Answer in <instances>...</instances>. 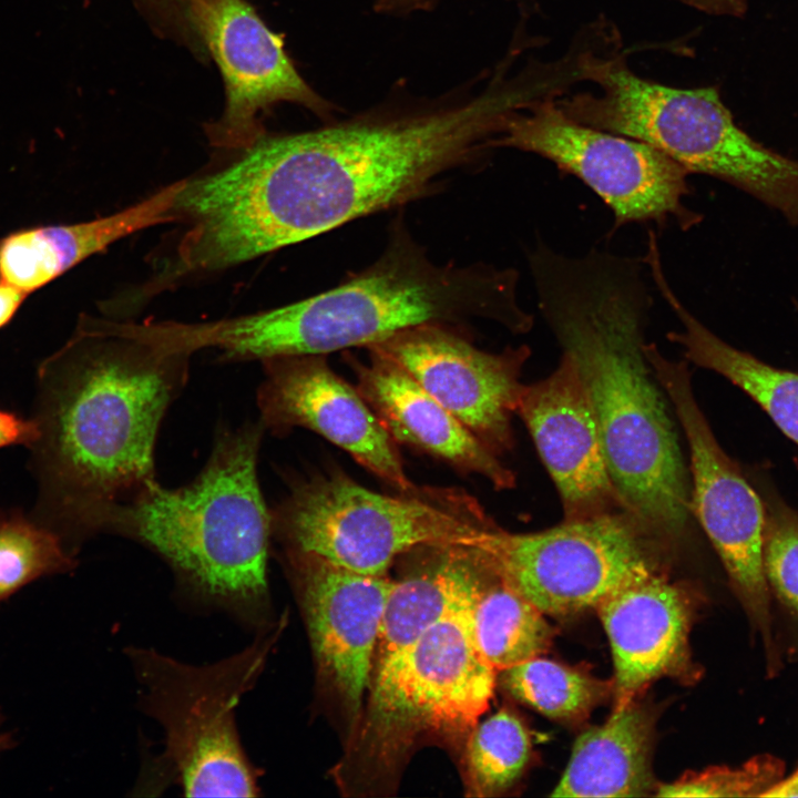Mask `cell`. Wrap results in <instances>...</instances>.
<instances>
[{"mask_svg": "<svg viewBox=\"0 0 798 798\" xmlns=\"http://www.w3.org/2000/svg\"><path fill=\"white\" fill-rule=\"evenodd\" d=\"M369 352L367 365L350 361L358 378L357 390L395 441L478 473L497 489L514 485L512 471L461 421L399 366L372 350Z\"/></svg>", "mask_w": 798, "mask_h": 798, "instance_id": "d6986e66", "label": "cell"}, {"mask_svg": "<svg viewBox=\"0 0 798 798\" xmlns=\"http://www.w3.org/2000/svg\"><path fill=\"white\" fill-rule=\"evenodd\" d=\"M596 611L612 651L613 710L634 702L655 679L688 666L690 604L656 570L616 589Z\"/></svg>", "mask_w": 798, "mask_h": 798, "instance_id": "ac0fdd59", "label": "cell"}, {"mask_svg": "<svg viewBox=\"0 0 798 798\" xmlns=\"http://www.w3.org/2000/svg\"><path fill=\"white\" fill-rule=\"evenodd\" d=\"M539 310L574 361L623 510L651 538L683 534L688 472L668 399L645 354L652 295L643 258L540 242L529 257Z\"/></svg>", "mask_w": 798, "mask_h": 798, "instance_id": "3957f363", "label": "cell"}, {"mask_svg": "<svg viewBox=\"0 0 798 798\" xmlns=\"http://www.w3.org/2000/svg\"><path fill=\"white\" fill-rule=\"evenodd\" d=\"M35 437L37 428L31 418L0 409V449L17 444L28 448Z\"/></svg>", "mask_w": 798, "mask_h": 798, "instance_id": "f546056e", "label": "cell"}, {"mask_svg": "<svg viewBox=\"0 0 798 798\" xmlns=\"http://www.w3.org/2000/svg\"><path fill=\"white\" fill-rule=\"evenodd\" d=\"M470 611L439 622L374 667L365 735L380 756L422 733L470 734L488 709L497 669L473 642Z\"/></svg>", "mask_w": 798, "mask_h": 798, "instance_id": "8fae6325", "label": "cell"}, {"mask_svg": "<svg viewBox=\"0 0 798 798\" xmlns=\"http://www.w3.org/2000/svg\"><path fill=\"white\" fill-rule=\"evenodd\" d=\"M647 538L620 510L523 534L490 523L468 545L494 576L543 614L559 617L596 608L620 586L654 571Z\"/></svg>", "mask_w": 798, "mask_h": 798, "instance_id": "9c48e42d", "label": "cell"}, {"mask_svg": "<svg viewBox=\"0 0 798 798\" xmlns=\"http://www.w3.org/2000/svg\"><path fill=\"white\" fill-rule=\"evenodd\" d=\"M763 797H798V769L789 777H782Z\"/></svg>", "mask_w": 798, "mask_h": 798, "instance_id": "d6a6232c", "label": "cell"}, {"mask_svg": "<svg viewBox=\"0 0 798 798\" xmlns=\"http://www.w3.org/2000/svg\"><path fill=\"white\" fill-rule=\"evenodd\" d=\"M519 274L484 263L439 264L398 218L381 255L338 286L278 308L201 323L197 340L221 359L260 361L369 347L419 325L456 329L492 320L526 331L533 316L518 300Z\"/></svg>", "mask_w": 798, "mask_h": 798, "instance_id": "277c9868", "label": "cell"}, {"mask_svg": "<svg viewBox=\"0 0 798 798\" xmlns=\"http://www.w3.org/2000/svg\"><path fill=\"white\" fill-rule=\"evenodd\" d=\"M190 358L81 315L72 336L38 366L30 515L73 554L157 481L156 438L186 386Z\"/></svg>", "mask_w": 798, "mask_h": 798, "instance_id": "7a4b0ae2", "label": "cell"}, {"mask_svg": "<svg viewBox=\"0 0 798 798\" xmlns=\"http://www.w3.org/2000/svg\"><path fill=\"white\" fill-rule=\"evenodd\" d=\"M389 497L342 473L293 483L270 510L272 535L289 550L314 554L366 575H386L399 555L422 545L467 544L490 524L470 500Z\"/></svg>", "mask_w": 798, "mask_h": 798, "instance_id": "ba28073f", "label": "cell"}, {"mask_svg": "<svg viewBox=\"0 0 798 798\" xmlns=\"http://www.w3.org/2000/svg\"><path fill=\"white\" fill-rule=\"evenodd\" d=\"M75 563L62 539L31 515L0 514V602L41 576L72 570Z\"/></svg>", "mask_w": 798, "mask_h": 798, "instance_id": "4316f807", "label": "cell"}, {"mask_svg": "<svg viewBox=\"0 0 798 798\" xmlns=\"http://www.w3.org/2000/svg\"><path fill=\"white\" fill-rule=\"evenodd\" d=\"M707 13L741 17L747 10V0H683Z\"/></svg>", "mask_w": 798, "mask_h": 798, "instance_id": "1f68e13d", "label": "cell"}, {"mask_svg": "<svg viewBox=\"0 0 798 798\" xmlns=\"http://www.w3.org/2000/svg\"><path fill=\"white\" fill-rule=\"evenodd\" d=\"M1 723V717H0ZM11 737L7 734H0V753L8 749L11 746Z\"/></svg>", "mask_w": 798, "mask_h": 798, "instance_id": "e575fe53", "label": "cell"}, {"mask_svg": "<svg viewBox=\"0 0 798 798\" xmlns=\"http://www.w3.org/2000/svg\"><path fill=\"white\" fill-rule=\"evenodd\" d=\"M469 620L478 651L497 671L541 656L554 635L545 614L499 579L482 590Z\"/></svg>", "mask_w": 798, "mask_h": 798, "instance_id": "cb8c5ba5", "label": "cell"}, {"mask_svg": "<svg viewBox=\"0 0 798 798\" xmlns=\"http://www.w3.org/2000/svg\"><path fill=\"white\" fill-rule=\"evenodd\" d=\"M429 0H375L377 9L387 12L410 11L423 8Z\"/></svg>", "mask_w": 798, "mask_h": 798, "instance_id": "836d02e7", "label": "cell"}, {"mask_svg": "<svg viewBox=\"0 0 798 798\" xmlns=\"http://www.w3.org/2000/svg\"><path fill=\"white\" fill-rule=\"evenodd\" d=\"M185 183L170 184L105 217L29 226L0 235V280L29 296L123 237L181 221L175 205Z\"/></svg>", "mask_w": 798, "mask_h": 798, "instance_id": "ffe728a7", "label": "cell"}, {"mask_svg": "<svg viewBox=\"0 0 798 798\" xmlns=\"http://www.w3.org/2000/svg\"><path fill=\"white\" fill-rule=\"evenodd\" d=\"M516 413L557 489L564 520L623 510L608 473L594 411L570 356L562 352L548 377L524 385Z\"/></svg>", "mask_w": 798, "mask_h": 798, "instance_id": "e0dca14e", "label": "cell"}, {"mask_svg": "<svg viewBox=\"0 0 798 798\" xmlns=\"http://www.w3.org/2000/svg\"><path fill=\"white\" fill-rule=\"evenodd\" d=\"M28 295L0 280V330L14 318Z\"/></svg>", "mask_w": 798, "mask_h": 798, "instance_id": "4dcf8cb0", "label": "cell"}, {"mask_svg": "<svg viewBox=\"0 0 798 798\" xmlns=\"http://www.w3.org/2000/svg\"><path fill=\"white\" fill-rule=\"evenodd\" d=\"M259 421L274 436L308 428L348 452L369 471L405 492L416 491L395 440L358 390L336 375L325 355L262 360Z\"/></svg>", "mask_w": 798, "mask_h": 798, "instance_id": "9a60e30c", "label": "cell"}, {"mask_svg": "<svg viewBox=\"0 0 798 798\" xmlns=\"http://www.w3.org/2000/svg\"><path fill=\"white\" fill-rule=\"evenodd\" d=\"M784 774L782 763L769 755L757 756L739 767H712L688 773L659 785L662 797H751L764 796Z\"/></svg>", "mask_w": 798, "mask_h": 798, "instance_id": "83f0119b", "label": "cell"}, {"mask_svg": "<svg viewBox=\"0 0 798 798\" xmlns=\"http://www.w3.org/2000/svg\"><path fill=\"white\" fill-rule=\"evenodd\" d=\"M275 641V631L265 632L236 654L205 665L153 648L126 649L142 709L164 733L160 759L185 796L258 795L257 770L242 746L235 713Z\"/></svg>", "mask_w": 798, "mask_h": 798, "instance_id": "52a82bcc", "label": "cell"}, {"mask_svg": "<svg viewBox=\"0 0 798 798\" xmlns=\"http://www.w3.org/2000/svg\"><path fill=\"white\" fill-rule=\"evenodd\" d=\"M287 550L320 673L356 716L370 687L393 581L386 575L356 573L310 553Z\"/></svg>", "mask_w": 798, "mask_h": 798, "instance_id": "2e32d148", "label": "cell"}, {"mask_svg": "<svg viewBox=\"0 0 798 798\" xmlns=\"http://www.w3.org/2000/svg\"><path fill=\"white\" fill-rule=\"evenodd\" d=\"M530 733L512 712L502 708L473 727L467 746L471 789L491 796L513 786L531 757Z\"/></svg>", "mask_w": 798, "mask_h": 798, "instance_id": "484cf974", "label": "cell"}, {"mask_svg": "<svg viewBox=\"0 0 798 798\" xmlns=\"http://www.w3.org/2000/svg\"><path fill=\"white\" fill-rule=\"evenodd\" d=\"M367 348L403 369L492 452L512 447L511 417L524 387L528 346L488 352L457 329L426 324Z\"/></svg>", "mask_w": 798, "mask_h": 798, "instance_id": "5bb4252c", "label": "cell"}, {"mask_svg": "<svg viewBox=\"0 0 798 798\" xmlns=\"http://www.w3.org/2000/svg\"><path fill=\"white\" fill-rule=\"evenodd\" d=\"M519 104L514 89H490L430 112L264 135L227 167L187 180L183 254L215 272L432 194L493 149Z\"/></svg>", "mask_w": 798, "mask_h": 798, "instance_id": "6da1fadb", "label": "cell"}, {"mask_svg": "<svg viewBox=\"0 0 798 798\" xmlns=\"http://www.w3.org/2000/svg\"><path fill=\"white\" fill-rule=\"evenodd\" d=\"M264 431L259 420L221 428L194 480L175 489L156 481L104 530L157 553L195 594L255 626L267 604L272 536L257 475Z\"/></svg>", "mask_w": 798, "mask_h": 798, "instance_id": "5b68a950", "label": "cell"}, {"mask_svg": "<svg viewBox=\"0 0 798 798\" xmlns=\"http://www.w3.org/2000/svg\"><path fill=\"white\" fill-rule=\"evenodd\" d=\"M644 262L653 284L682 327L669 331L667 339L683 349L688 361L724 376L745 391L798 444V374L777 369L730 346L698 320L669 285L659 248H649Z\"/></svg>", "mask_w": 798, "mask_h": 798, "instance_id": "603a6c76", "label": "cell"}, {"mask_svg": "<svg viewBox=\"0 0 798 798\" xmlns=\"http://www.w3.org/2000/svg\"><path fill=\"white\" fill-rule=\"evenodd\" d=\"M500 672L513 698L555 720L584 719L606 694V685L592 675L541 656Z\"/></svg>", "mask_w": 798, "mask_h": 798, "instance_id": "d4e9b609", "label": "cell"}, {"mask_svg": "<svg viewBox=\"0 0 798 798\" xmlns=\"http://www.w3.org/2000/svg\"><path fill=\"white\" fill-rule=\"evenodd\" d=\"M763 562L768 585L798 615V513L778 499L766 505Z\"/></svg>", "mask_w": 798, "mask_h": 798, "instance_id": "f1b7e54d", "label": "cell"}, {"mask_svg": "<svg viewBox=\"0 0 798 798\" xmlns=\"http://www.w3.org/2000/svg\"><path fill=\"white\" fill-rule=\"evenodd\" d=\"M645 354L684 430L690 457V511L717 551L754 622L769 631V590L763 546L766 505L718 444L692 386L686 361L653 342Z\"/></svg>", "mask_w": 798, "mask_h": 798, "instance_id": "7c38bea8", "label": "cell"}, {"mask_svg": "<svg viewBox=\"0 0 798 798\" xmlns=\"http://www.w3.org/2000/svg\"><path fill=\"white\" fill-rule=\"evenodd\" d=\"M188 16L222 73L226 104L206 125L209 143L245 151L264 135L260 116L273 104H301L328 116L329 103L298 74L272 32L246 0H186Z\"/></svg>", "mask_w": 798, "mask_h": 798, "instance_id": "4fadbf2b", "label": "cell"}, {"mask_svg": "<svg viewBox=\"0 0 798 798\" xmlns=\"http://www.w3.org/2000/svg\"><path fill=\"white\" fill-rule=\"evenodd\" d=\"M589 73L601 91L557 102L570 117L644 142L689 174L725 181L798 225V161L743 131L715 89L664 86L618 61H590Z\"/></svg>", "mask_w": 798, "mask_h": 798, "instance_id": "8992f818", "label": "cell"}, {"mask_svg": "<svg viewBox=\"0 0 798 798\" xmlns=\"http://www.w3.org/2000/svg\"><path fill=\"white\" fill-rule=\"evenodd\" d=\"M428 550L426 560L393 581L374 667L439 622L470 611L487 585L491 571L473 546L447 543Z\"/></svg>", "mask_w": 798, "mask_h": 798, "instance_id": "44dd1931", "label": "cell"}, {"mask_svg": "<svg viewBox=\"0 0 798 798\" xmlns=\"http://www.w3.org/2000/svg\"><path fill=\"white\" fill-rule=\"evenodd\" d=\"M654 718L635 702L583 732L552 797H638L655 788Z\"/></svg>", "mask_w": 798, "mask_h": 798, "instance_id": "7402d4cb", "label": "cell"}, {"mask_svg": "<svg viewBox=\"0 0 798 798\" xmlns=\"http://www.w3.org/2000/svg\"><path fill=\"white\" fill-rule=\"evenodd\" d=\"M542 156L590 187L611 209L615 227L675 222L683 231L702 222L685 205L689 173L638 140L585 125L552 101L516 110L492 144Z\"/></svg>", "mask_w": 798, "mask_h": 798, "instance_id": "30bf717a", "label": "cell"}]
</instances>
